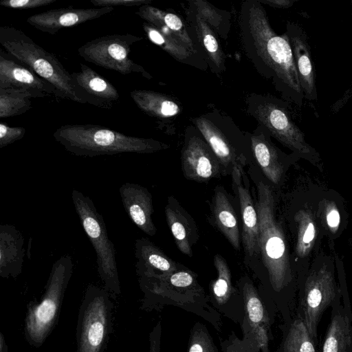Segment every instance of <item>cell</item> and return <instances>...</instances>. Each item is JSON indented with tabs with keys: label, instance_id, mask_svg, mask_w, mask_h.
<instances>
[{
	"label": "cell",
	"instance_id": "1",
	"mask_svg": "<svg viewBox=\"0 0 352 352\" xmlns=\"http://www.w3.org/2000/svg\"><path fill=\"white\" fill-rule=\"evenodd\" d=\"M239 26L243 50L258 71L272 80L285 99L302 107L305 98L287 34L273 30L259 1L242 5Z\"/></svg>",
	"mask_w": 352,
	"mask_h": 352
},
{
	"label": "cell",
	"instance_id": "2",
	"mask_svg": "<svg viewBox=\"0 0 352 352\" xmlns=\"http://www.w3.org/2000/svg\"><path fill=\"white\" fill-rule=\"evenodd\" d=\"M54 140L72 154L80 157L121 153H153L169 146L152 138L125 135L101 125L64 124L53 133Z\"/></svg>",
	"mask_w": 352,
	"mask_h": 352
},
{
	"label": "cell",
	"instance_id": "3",
	"mask_svg": "<svg viewBox=\"0 0 352 352\" xmlns=\"http://www.w3.org/2000/svg\"><path fill=\"white\" fill-rule=\"evenodd\" d=\"M255 204L259 226V252L272 290L280 292L292 281V272L284 233L276 221L274 195L263 182L257 185Z\"/></svg>",
	"mask_w": 352,
	"mask_h": 352
},
{
	"label": "cell",
	"instance_id": "4",
	"mask_svg": "<svg viewBox=\"0 0 352 352\" xmlns=\"http://www.w3.org/2000/svg\"><path fill=\"white\" fill-rule=\"evenodd\" d=\"M0 44L9 55L53 85L60 99L82 103L74 87L71 74L54 54L23 31L13 26H1Z\"/></svg>",
	"mask_w": 352,
	"mask_h": 352
},
{
	"label": "cell",
	"instance_id": "5",
	"mask_svg": "<svg viewBox=\"0 0 352 352\" xmlns=\"http://www.w3.org/2000/svg\"><path fill=\"white\" fill-rule=\"evenodd\" d=\"M139 280L148 296L157 298L162 305H173L197 314L221 331L219 313L208 305L210 299L199 284L196 274L186 267L166 276Z\"/></svg>",
	"mask_w": 352,
	"mask_h": 352
},
{
	"label": "cell",
	"instance_id": "6",
	"mask_svg": "<svg viewBox=\"0 0 352 352\" xmlns=\"http://www.w3.org/2000/svg\"><path fill=\"white\" fill-rule=\"evenodd\" d=\"M248 111L280 143L298 156L320 166L317 151L305 140L304 133L292 120L286 104L271 96L254 94L248 100Z\"/></svg>",
	"mask_w": 352,
	"mask_h": 352
},
{
	"label": "cell",
	"instance_id": "7",
	"mask_svg": "<svg viewBox=\"0 0 352 352\" xmlns=\"http://www.w3.org/2000/svg\"><path fill=\"white\" fill-rule=\"evenodd\" d=\"M72 199L80 223L96 252L99 276L107 290L119 294L116 251L108 236L104 218L93 201L79 190H72Z\"/></svg>",
	"mask_w": 352,
	"mask_h": 352
},
{
	"label": "cell",
	"instance_id": "8",
	"mask_svg": "<svg viewBox=\"0 0 352 352\" xmlns=\"http://www.w3.org/2000/svg\"><path fill=\"white\" fill-rule=\"evenodd\" d=\"M192 122L212 148L224 173L232 175L234 184H237L247 162L234 142L242 132L230 117L216 111L199 116Z\"/></svg>",
	"mask_w": 352,
	"mask_h": 352
},
{
	"label": "cell",
	"instance_id": "9",
	"mask_svg": "<svg viewBox=\"0 0 352 352\" xmlns=\"http://www.w3.org/2000/svg\"><path fill=\"white\" fill-rule=\"evenodd\" d=\"M71 256L64 255L52 267L41 301L29 309L26 331L33 342L41 344L56 319L58 309L73 271Z\"/></svg>",
	"mask_w": 352,
	"mask_h": 352
},
{
	"label": "cell",
	"instance_id": "10",
	"mask_svg": "<svg viewBox=\"0 0 352 352\" xmlns=\"http://www.w3.org/2000/svg\"><path fill=\"white\" fill-rule=\"evenodd\" d=\"M142 37L131 34H113L102 36L87 42L78 49L85 60L123 75L140 74L151 76L141 65L129 58L131 46Z\"/></svg>",
	"mask_w": 352,
	"mask_h": 352
},
{
	"label": "cell",
	"instance_id": "11",
	"mask_svg": "<svg viewBox=\"0 0 352 352\" xmlns=\"http://www.w3.org/2000/svg\"><path fill=\"white\" fill-rule=\"evenodd\" d=\"M338 288L333 272L327 266L314 270L306 279L300 317L314 341L324 311L334 302Z\"/></svg>",
	"mask_w": 352,
	"mask_h": 352
},
{
	"label": "cell",
	"instance_id": "12",
	"mask_svg": "<svg viewBox=\"0 0 352 352\" xmlns=\"http://www.w3.org/2000/svg\"><path fill=\"white\" fill-rule=\"evenodd\" d=\"M181 162L184 176L189 180L206 182L225 173L212 148L195 126L186 128Z\"/></svg>",
	"mask_w": 352,
	"mask_h": 352
},
{
	"label": "cell",
	"instance_id": "13",
	"mask_svg": "<svg viewBox=\"0 0 352 352\" xmlns=\"http://www.w3.org/2000/svg\"><path fill=\"white\" fill-rule=\"evenodd\" d=\"M213 261L217 277L210 285V301L219 314L241 326L245 316L241 292L232 285L230 270L225 258L217 254Z\"/></svg>",
	"mask_w": 352,
	"mask_h": 352
},
{
	"label": "cell",
	"instance_id": "14",
	"mask_svg": "<svg viewBox=\"0 0 352 352\" xmlns=\"http://www.w3.org/2000/svg\"><path fill=\"white\" fill-rule=\"evenodd\" d=\"M0 88L21 90L28 93L32 98L55 96L60 98L59 93L53 85L3 50H0Z\"/></svg>",
	"mask_w": 352,
	"mask_h": 352
},
{
	"label": "cell",
	"instance_id": "15",
	"mask_svg": "<svg viewBox=\"0 0 352 352\" xmlns=\"http://www.w3.org/2000/svg\"><path fill=\"white\" fill-rule=\"evenodd\" d=\"M87 292L89 302L82 322L79 352H100L107 327V296L95 287Z\"/></svg>",
	"mask_w": 352,
	"mask_h": 352
},
{
	"label": "cell",
	"instance_id": "16",
	"mask_svg": "<svg viewBox=\"0 0 352 352\" xmlns=\"http://www.w3.org/2000/svg\"><path fill=\"white\" fill-rule=\"evenodd\" d=\"M75 90L83 104L110 110L118 102L117 89L96 71L80 63V71L71 74Z\"/></svg>",
	"mask_w": 352,
	"mask_h": 352
},
{
	"label": "cell",
	"instance_id": "17",
	"mask_svg": "<svg viewBox=\"0 0 352 352\" xmlns=\"http://www.w3.org/2000/svg\"><path fill=\"white\" fill-rule=\"evenodd\" d=\"M285 33L292 47L304 98L316 101L318 99L316 70L307 34L301 25L293 21L287 23Z\"/></svg>",
	"mask_w": 352,
	"mask_h": 352
},
{
	"label": "cell",
	"instance_id": "18",
	"mask_svg": "<svg viewBox=\"0 0 352 352\" xmlns=\"http://www.w3.org/2000/svg\"><path fill=\"white\" fill-rule=\"evenodd\" d=\"M113 10L112 7L51 9L29 16L27 23L43 32L55 34L61 29L100 18Z\"/></svg>",
	"mask_w": 352,
	"mask_h": 352
},
{
	"label": "cell",
	"instance_id": "19",
	"mask_svg": "<svg viewBox=\"0 0 352 352\" xmlns=\"http://www.w3.org/2000/svg\"><path fill=\"white\" fill-rule=\"evenodd\" d=\"M240 291L245 311L243 324L256 334L261 344L262 352H269L270 327L272 323V314L269 306L264 302L251 280H242Z\"/></svg>",
	"mask_w": 352,
	"mask_h": 352
},
{
	"label": "cell",
	"instance_id": "20",
	"mask_svg": "<svg viewBox=\"0 0 352 352\" xmlns=\"http://www.w3.org/2000/svg\"><path fill=\"white\" fill-rule=\"evenodd\" d=\"M123 207L131 220L143 232L154 236L156 228L152 219L153 206L148 190L138 184L126 182L119 188Z\"/></svg>",
	"mask_w": 352,
	"mask_h": 352
},
{
	"label": "cell",
	"instance_id": "21",
	"mask_svg": "<svg viewBox=\"0 0 352 352\" xmlns=\"http://www.w3.org/2000/svg\"><path fill=\"white\" fill-rule=\"evenodd\" d=\"M134 247L139 279L166 276L184 266L173 261L146 238L136 239Z\"/></svg>",
	"mask_w": 352,
	"mask_h": 352
},
{
	"label": "cell",
	"instance_id": "22",
	"mask_svg": "<svg viewBox=\"0 0 352 352\" xmlns=\"http://www.w3.org/2000/svg\"><path fill=\"white\" fill-rule=\"evenodd\" d=\"M270 135L261 126L250 134L252 153L265 177L278 184L283 176L284 166L280 151L270 140Z\"/></svg>",
	"mask_w": 352,
	"mask_h": 352
},
{
	"label": "cell",
	"instance_id": "23",
	"mask_svg": "<svg viewBox=\"0 0 352 352\" xmlns=\"http://www.w3.org/2000/svg\"><path fill=\"white\" fill-rule=\"evenodd\" d=\"M25 256L24 237L14 226L0 225V275L16 278L22 272Z\"/></svg>",
	"mask_w": 352,
	"mask_h": 352
},
{
	"label": "cell",
	"instance_id": "24",
	"mask_svg": "<svg viewBox=\"0 0 352 352\" xmlns=\"http://www.w3.org/2000/svg\"><path fill=\"white\" fill-rule=\"evenodd\" d=\"M165 215L178 250L182 254L191 257L192 246L197 236L195 222L177 200L172 196L168 197L165 206Z\"/></svg>",
	"mask_w": 352,
	"mask_h": 352
},
{
	"label": "cell",
	"instance_id": "25",
	"mask_svg": "<svg viewBox=\"0 0 352 352\" xmlns=\"http://www.w3.org/2000/svg\"><path fill=\"white\" fill-rule=\"evenodd\" d=\"M135 14L164 34L183 43L194 54L196 52L195 44L189 31L177 15L148 4L140 6Z\"/></svg>",
	"mask_w": 352,
	"mask_h": 352
},
{
	"label": "cell",
	"instance_id": "26",
	"mask_svg": "<svg viewBox=\"0 0 352 352\" xmlns=\"http://www.w3.org/2000/svg\"><path fill=\"white\" fill-rule=\"evenodd\" d=\"M187 19L192 32H195L197 44L203 50L209 64L217 72L224 71L225 55L219 46L212 28L192 8L187 13Z\"/></svg>",
	"mask_w": 352,
	"mask_h": 352
},
{
	"label": "cell",
	"instance_id": "27",
	"mask_svg": "<svg viewBox=\"0 0 352 352\" xmlns=\"http://www.w3.org/2000/svg\"><path fill=\"white\" fill-rule=\"evenodd\" d=\"M236 186L243 223L241 240L244 251L249 256H256L260 252L257 211L248 189L241 185V181Z\"/></svg>",
	"mask_w": 352,
	"mask_h": 352
},
{
	"label": "cell",
	"instance_id": "28",
	"mask_svg": "<svg viewBox=\"0 0 352 352\" xmlns=\"http://www.w3.org/2000/svg\"><path fill=\"white\" fill-rule=\"evenodd\" d=\"M212 213L218 229L236 250H240L241 239L236 215L221 186L215 188Z\"/></svg>",
	"mask_w": 352,
	"mask_h": 352
},
{
	"label": "cell",
	"instance_id": "29",
	"mask_svg": "<svg viewBox=\"0 0 352 352\" xmlns=\"http://www.w3.org/2000/svg\"><path fill=\"white\" fill-rule=\"evenodd\" d=\"M322 352H352V326L342 310L333 309Z\"/></svg>",
	"mask_w": 352,
	"mask_h": 352
},
{
	"label": "cell",
	"instance_id": "30",
	"mask_svg": "<svg viewBox=\"0 0 352 352\" xmlns=\"http://www.w3.org/2000/svg\"><path fill=\"white\" fill-rule=\"evenodd\" d=\"M130 96L136 106L148 116L165 118L177 115L179 107L164 94L151 90L135 89Z\"/></svg>",
	"mask_w": 352,
	"mask_h": 352
},
{
	"label": "cell",
	"instance_id": "31",
	"mask_svg": "<svg viewBox=\"0 0 352 352\" xmlns=\"http://www.w3.org/2000/svg\"><path fill=\"white\" fill-rule=\"evenodd\" d=\"M297 223V239L295 247L300 258L309 256L315 244L317 226L314 213L309 209L299 210L295 217Z\"/></svg>",
	"mask_w": 352,
	"mask_h": 352
},
{
	"label": "cell",
	"instance_id": "32",
	"mask_svg": "<svg viewBox=\"0 0 352 352\" xmlns=\"http://www.w3.org/2000/svg\"><path fill=\"white\" fill-rule=\"evenodd\" d=\"M277 352H316L314 340L300 317L289 324Z\"/></svg>",
	"mask_w": 352,
	"mask_h": 352
},
{
	"label": "cell",
	"instance_id": "33",
	"mask_svg": "<svg viewBox=\"0 0 352 352\" xmlns=\"http://www.w3.org/2000/svg\"><path fill=\"white\" fill-rule=\"evenodd\" d=\"M30 95L23 91L0 88V118L20 116L32 107Z\"/></svg>",
	"mask_w": 352,
	"mask_h": 352
},
{
	"label": "cell",
	"instance_id": "34",
	"mask_svg": "<svg viewBox=\"0 0 352 352\" xmlns=\"http://www.w3.org/2000/svg\"><path fill=\"white\" fill-rule=\"evenodd\" d=\"M143 29L148 38L155 44L179 61L188 60L195 54L177 39L164 34L148 23H143Z\"/></svg>",
	"mask_w": 352,
	"mask_h": 352
},
{
	"label": "cell",
	"instance_id": "35",
	"mask_svg": "<svg viewBox=\"0 0 352 352\" xmlns=\"http://www.w3.org/2000/svg\"><path fill=\"white\" fill-rule=\"evenodd\" d=\"M191 8L200 14L212 28L221 36H225L228 33L230 16L224 15L225 12L218 11L208 3L195 0L190 1Z\"/></svg>",
	"mask_w": 352,
	"mask_h": 352
},
{
	"label": "cell",
	"instance_id": "36",
	"mask_svg": "<svg viewBox=\"0 0 352 352\" xmlns=\"http://www.w3.org/2000/svg\"><path fill=\"white\" fill-rule=\"evenodd\" d=\"M243 338L239 340L234 333L221 342L223 352H261V344L256 333L245 324L241 325Z\"/></svg>",
	"mask_w": 352,
	"mask_h": 352
},
{
	"label": "cell",
	"instance_id": "37",
	"mask_svg": "<svg viewBox=\"0 0 352 352\" xmlns=\"http://www.w3.org/2000/svg\"><path fill=\"white\" fill-rule=\"evenodd\" d=\"M187 352H218L211 335L204 324L197 322L191 329Z\"/></svg>",
	"mask_w": 352,
	"mask_h": 352
},
{
	"label": "cell",
	"instance_id": "38",
	"mask_svg": "<svg viewBox=\"0 0 352 352\" xmlns=\"http://www.w3.org/2000/svg\"><path fill=\"white\" fill-rule=\"evenodd\" d=\"M25 134L22 126H10L4 122L0 124V148L21 140Z\"/></svg>",
	"mask_w": 352,
	"mask_h": 352
},
{
	"label": "cell",
	"instance_id": "39",
	"mask_svg": "<svg viewBox=\"0 0 352 352\" xmlns=\"http://www.w3.org/2000/svg\"><path fill=\"white\" fill-rule=\"evenodd\" d=\"M56 0H3L1 6L13 9H32L46 6L56 2Z\"/></svg>",
	"mask_w": 352,
	"mask_h": 352
},
{
	"label": "cell",
	"instance_id": "40",
	"mask_svg": "<svg viewBox=\"0 0 352 352\" xmlns=\"http://www.w3.org/2000/svg\"><path fill=\"white\" fill-rule=\"evenodd\" d=\"M323 217L324 223L329 231L335 234L339 229L340 224V215L339 210L333 203L325 204Z\"/></svg>",
	"mask_w": 352,
	"mask_h": 352
},
{
	"label": "cell",
	"instance_id": "41",
	"mask_svg": "<svg viewBox=\"0 0 352 352\" xmlns=\"http://www.w3.org/2000/svg\"><path fill=\"white\" fill-rule=\"evenodd\" d=\"M151 0H90V3L98 8L113 6H142L149 4Z\"/></svg>",
	"mask_w": 352,
	"mask_h": 352
},
{
	"label": "cell",
	"instance_id": "42",
	"mask_svg": "<svg viewBox=\"0 0 352 352\" xmlns=\"http://www.w3.org/2000/svg\"><path fill=\"white\" fill-rule=\"evenodd\" d=\"M259 1L274 8H288L293 6L296 0H261Z\"/></svg>",
	"mask_w": 352,
	"mask_h": 352
},
{
	"label": "cell",
	"instance_id": "43",
	"mask_svg": "<svg viewBox=\"0 0 352 352\" xmlns=\"http://www.w3.org/2000/svg\"><path fill=\"white\" fill-rule=\"evenodd\" d=\"M351 6H352V1H351Z\"/></svg>",
	"mask_w": 352,
	"mask_h": 352
}]
</instances>
